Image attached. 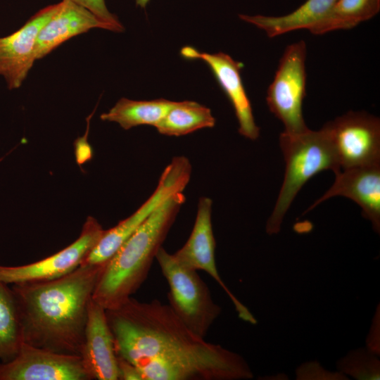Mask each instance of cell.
<instances>
[{
	"instance_id": "484cf974",
	"label": "cell",
	"mask_w": 380,
	"mask_h": 380,
	"mask_svg": "<svg viewBox=\"0 0 380 380\" xmlns=\"http://www.w3.org/2000/svg\"><path fill=\"white\" fill-rule=\"evenodd\" d=\"M120 380H140L137 369L127 361L117 357Z\"/></svg>"
},
{
	"instance_id": "5bb4252c",
	"label": "cell",
	"mask_w": 380,
	"mask_h": 380,
	"mask_svg": "<svg viewBox=\"0 0 380 380\" xmlns=\"http://www.w3.org/2000/svg\"><path fill=\"white\" fill-rule=\"evenodd\" d=\"M80 356L91 379L119 380L117 355L106 309L92 298Z\"/></svg>"
},
{
	"instance_id": "6da1fadb",
	"label": "cell",
	"mask_w": 380,
	"mask_h": 380,
	"mask_svg": "<svg viewBox=\"0 0 380 380\" xmlns=\"http://www.w3.org/2000/svg\"><path fill=\"white\" fill-rule=\"evenodd\" d=\"M117 357L140 380H241L253 378L239 354L193 333L169 305L132 296L106 310Z\"/></svg>"
},
{
	"instance_id": "7a4b0ae2",
	"label": "cell",
	"mask_w": 380,
	"mask_h": 380,
	"mask_svg": "<svg viewBox=\"0 0 380 380\" xmlns=\"http://www.w3.org/2000/svg\"><path fill=\"white\" fill-rule=\"evenodd\" d=\"M104 265H80L56 279L13 284L23 343L80 356L89 302Z\"/></svg>"
},
{
	"instance_id": "8fae6325",
	"label": "cell",
	"mask_w": 380,
	"mask_h": 380,
	"mask_svg": "<svg viewBox=\"0 0 380 380\" xmlns=\"http://www.w3.org/2000/svg\"><path fill=\"white\" fill-rule=\"evenodd\" d=\"M59 2L43 8L20 29L0 37V75L9 89L21 87L35 58V46L42 28L56 12Z\"/></svg>"
},
{
	"instance_id": "9a60e30c",
	"label": "cell",
	"mask_w": 380,
	"mask_h": 380,
	"mask_svg": "<svg viewBox=\"0 0 380 380\" xmlns=\"http://www.w3.org/2000/svg\"><path fill=\"white\" fill-rule=\"evenodd\" d=\"M177 182L171 177L162 175L151 196L129 217L115 227L104 230L100 239L81 265L106 264L122 244L165 200L178 191Z\"/></svg>"
},
{
	"instance_id": "cb8c5ba5",
	"label": "cell",
	"mask_w": 380,
	"mask_h": 380,
	"mask_svg": "<svg viewBox=\"0 0 380 380\" xmlns=\"http://www.w3.org/2000/svg\"><path fill=\"white\" fill-rule=\"evenodd\" d=\"M73 2L84 7L94 14L103 22L110 25L113 32H123L124 27L118 17L111 13L106 5L105 0H71Z\"/></svg>"
},
{
	"instance_id": "ba28073f",
	"label": "cell",
	"mask_w": 380,
	"mask_h": 380,
	"mask_svg": "<svg viewBox=\"0 0 380 380\" xmlns=\"http://www.w3.org/2000/svg\"><path fill=\"white\" fill-rule=\"evenodd\" d=\"M104 229L93 217H88L80 236L59 252L30 264L0 265V281L6 284L35 282L63 277L81 265L97 243Z\"/></svg>"
},
{
	"instance_id": "4fadbf2b",
	"label": "cell",
	"mask_w": 380,
	"mask_h": 380,
	"mask_svg": "<svg viewBox=\"0 0 380 380\" xmlns=\"http://www.w3.org/2000/svg\"><path fill=\"white\" fill-rule=\"evenodd\" d=\"M335 175L334 184L305 213L330 198L345 196L361 207L364 217L370 221L373 230L379 234L380 163L346 168Z\"/></svg>"
},
{
	"instance_id": "7402d4cb",
	"label": "cell",
	"mask_w": 380,
	"mask_h": 380,
	"mask_svg": "<svg viewBox=\"0 0 380 380\" xmlns=\"http://www.w3.org/2000/svg\"><path fill=\"white\" fill-rule=\"evenodd\" d=\"M337 371L356 380H379V356L366 347L350 350L336 362Z\"/></svg>"
},
{
	"instance_id": "30bf717a",
	"label": "cell",
	"mask_w": 380,
	"mask_h": 380,
	"mask_svg": "<svg viewBox=\"0 0 380 380\" xmlns=\"http://www.w3.org/2000/svg\"><path fill=\"white\" fill-rule=\"evenodd\" d=\"M82 357L23 343L16 356L0 364V380H91Z\"/></svg>"
},
{
	"instance_id": "603a6c76",
	"label": "cell",
	"mask_w": 380,
	"mask_h": 380,
	"mask_svg": "<svg viewBox=\"0 0 380 380\" xmlns=\"http://www.w3.org/2000/svg\"><path fill=\"white\" fill-rule=\"evenodd\" d=\"M297 380H348L349 378L338 371L324 369L317 360L305 362L296 369Z\"/></svg>"
},
{
	"instance_id": "3957f363",
	"label": "cell",
	"mask_w": 380,
	"mask_h": 380,
	"mask_svg": "<svg viewBox=\"0 0 380 380\" xmlns=\"http://www.w3.org/2000/svg\"><path fill=\"white\" fill-rule=\"evenodd\" d=\"M185 202L182 191L165 200L105 264L92 299L106 310L118 308L141 287Z\"/></svg>"
},
{
	"instance_id": "9c48e42d",
	"label": "cell",
	"mask_w": 380,
	"mask_h": 380,
	"mask_svg": "<svg viewBox=\"0 0 380 380\" xmlns=\"http://www.w3.org/2000/svg\"><path fill=\"white\" fill-rule=\"evenodd\" d=\"M212 204L210 198H200L191 233L184 245L172 255L182 266L208 273L229 296L239 317L244 322L256 324L258 321L255 317L232 293L218 273L215 257V240L211 221Z\"/></svg>"
},
{
	"instance_id": "d6986e66",
	"label": "cell",
	"mask_w": 380,
	"mask_h": 380,
	"mask_svg": "<svg viewBox=\"0 0 380 380\" xmlns=\"http://www.w3.org/2000/svg\"><path fill=\"white\" fill-rule=\"evenodd\" d=\"M380 0H337L330 11L308 30L315 35L348 30L375 16Z\"/></svg>"
},
{
	"instance_id": "4316f807",
	"label": "cell",
	"mask_w": 380,
	"mask_h": 380,
	"mask_svg": "<svg viewBox=\"0 0 380 380\" xmlns=\"http://www.w3.org/2000/svg\"><path fill=\"white\" fill-rule=\"evenodd\" d=\"M150 0H135L136 5L141 8H146Z\"/></svg>"
},
{
	"instance_id": "e0dca14e",
	"label": "cell",
	"mask_w": 380,
	"mask_h": 380,
	"mask_svg": "<svg viewBox=\"0 0 380 380\" xmlns=\"http://www.w3.org/2000/svg\"><path fill=\"white\" fill-rule=\"evenodd\" d=\"M336 1L307 0L293 12L281 16L240 14L239 17L272 38L298 30H308L327 15Z\"/></svg>"
},
{
	"instance_id": "52a82bcc",
	"label": "cell",
	"mask_w": 380,
	"mask_h": 380,
	"mask_svg": "<svg viewBox=\"0 0 380 380\" xmlns=\"http://www.w3.org/2000/svg\"><path fill=\"white\" fill-rule=\"evenodd\" d=\"M325 130L341 170L380 163V120L349 111L327 122Z\"/></svg>"
},
{
	"instance_id": "7c38bea8",
	"label": "cell",
	"mask_w": 380,
	"mask_h": 380,
	"mask_svg": "<svg viewBox=\"0 0 380 380\" xmlns=\"http://www.w3.org/2000/svg\"><path fill=\"white\" fill-rule=\"evenodd\" d=\"M180 53L186 60H201L208 65L234 108L239 134L251 140L258 139L260 128L241 76L243 64L227 53L201 52L189 46L183 47Z\"/></svg>"
},
{
	"instance_id": "ffe728a7",
	"label": "cell",
	"mask_w": 380,
	"mask_h": 380,
	"mask_svg": "<svg viewBox=\"0 0 380 380\" xmlns=\"http://www.w3.org/2000/svg\"><path fill=\"white\" fill-rule=\"evenodd\" d=\"M215 125L209 108L196 101H183L175 102L156 129L163 135L180 137Z\"/></svg>"
},
{
	"instance_id": "277c9868",
	"label": "cell",
	"mask_w": 380,
	"mask_h": 380,
	"mask_svg": "<svg viewBox=\"0 0 380 380\" xmlns=\"http://www.w3.org/2000/svg\"><path fill=\"white\" fill-rule=\"evenodd\" d=\"M279 144L286 168L284 181L273 211L266 224L269 235L278 234L287 210L303 186L314 175L327 170L337 173L338 167L329 139L322 127L298 134L282 132Z\"/></svg>"
},
{
	"instance_id": "d4e9b609",
	"label": "cell",
	"mask_w": 380,
	"mask_h": 380,
	"mask_svg": "<svg viewBox=\"0 0 380 380\" xmlns=\"http://www.w3.org/2000/svg\"><path fill=\"white\" fill-rule=\"evenodd\" d=\"M379 304L372 319L369 334L367 336L365 347L373 353L380 355V308Z\"/></svg>"
},
{
	"instance_id": "44dd1931",
	"label": "cell",
	"mask_w": 380,
	"mask_h": 380,
	"mask_svg": "<svg viewBox=\"0 0 380 380\" xmlns=\"http://www.w3.org/2000/svg\"><path fill=\"white\" fill-rule=\"evenodd\" d=\"M23 343L18 308L11 288L0 281V364L9 362Z\"/></svg>"
},
{
	"instance_id": "2e32d148",
	"label": "cell",
	"mask_w": 380,
	"mask_h": 380,
	"mask_svg": "<svg viewBox=\"0 0 380 380\" xmlns=\"http://www.w3.org/2000/svg\"><path fill=\"white\" fill-rule=\"evenodd\" d=\"M101 28L113 32L88 9L71 0H62L56 12L40 30L35 46V58L39 60L69 39Z\"/></svg>"
},
{
	"instance_id": "ac0fdd59",
	"label": "cell",
	"mask_w": 380,
	"mask_h": 380,
	"mask_svg": "<svg viewBox=\"0 0 380 380\" xmlns=\"http://www.w3.org/2000/svg\"><path fill=\"white\" fill-rule=\"evenodd\" d=\"M175 102L165 99L136 101L122 98L100 118L103 121L116 122L124 129L139 125L156 127Z\"/></svg>"
},
{
	"instance_id": "8992f818",
	"label": "cell",
	"mask_w": 380,
	"mask_h": 380,
	"mask_svg": "<svg viewBox=\"0 0 380 380\" xmlns=\"http://www.w3.org/2000/svg\"><path fill=\"white\" fill-rule=\"evenodd\" d=\"M306 53V44L303 40L289 45L267 89L269 109L283 122L284 132L289 134H298L309 129L303 115Z\"/></svg>"
},
{
	"instance_id": "5b68a950",
	"label": "cell",
	"mask_w": 380,
	"mask_h": 380,
	"mask_svg": "<svg viewBox=\"0 0 380 380\" xmlns=\"http://www.w3.org/2000/svg\"><path fill=\"white\" fill-rule=\"evenodd\" d=\"M156 259L170 287L168 305L193 333L204 338L222 311L208 285L197 271L180 265L163 247Z\"/></svg>"
}]
</instances>
